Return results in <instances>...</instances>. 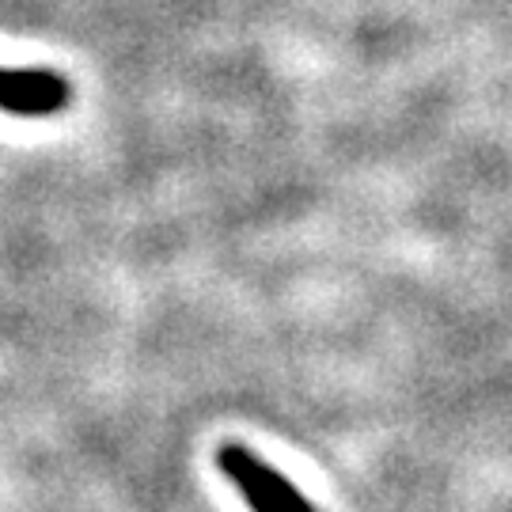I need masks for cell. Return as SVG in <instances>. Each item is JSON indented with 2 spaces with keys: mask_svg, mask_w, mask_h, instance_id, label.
I'll return each mask as SVG.
<instances>
[{
  "mask_svg": "<svg viewBox=\"0 0 512 512\" xmlns=\"http://www.w3.org/2000/svg\"><path fill=\"white\" fill-rule=\"evenodd\" d=\"M73 99V88L50 69H0V110L16 118H50Z\"/></svg>",
  "mask_w": 512,
  "mask_h": 512,
  "instance_id": "7a4b0ae2",
  "label": "cell"
},
{
  "mask_svg": "<svg viewBox=\"0 0 512 512\" xmlns=\"http://www.w3.org/2000/svg\"><path fill=\"white\" fill-rule=\"evenodd\" d=\"M217 467L255 512H319L289 478L262 463L243 444H220Z\"/></svg>",
  "mask_w": 512,
  "mask_h": 512,
  "instance_id": "6da1fadb",
  "label": "cell"
}]
</instances>
